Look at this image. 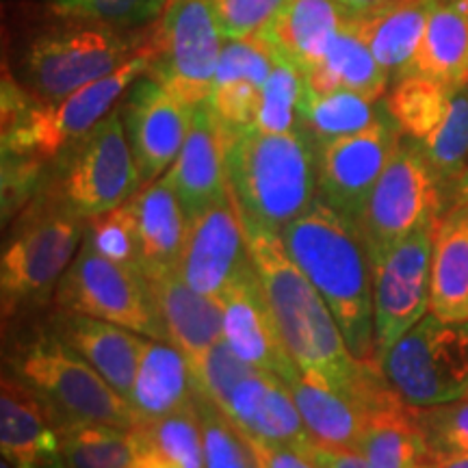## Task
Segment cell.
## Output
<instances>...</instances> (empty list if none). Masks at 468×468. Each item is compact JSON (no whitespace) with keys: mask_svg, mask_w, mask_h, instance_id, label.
<instances>
[{"mask_svg":"<svg viewBox=\"0 0 468 468\" xmlns=\"http://www.w3.org/2000/svg\"><path fill=\"white\" fill-rule=\"evenodd\" d=\"M83 221L50 196L22 215L0 259L5 317L55 292L76 259Z\"/></svg>","mask_w":468,"mask_h":468,"instance_id":"obj_7","label":"cell"},{"mask_svg":"<svg viewBox=\"0 0 468 468\" xmlns=\"http://www.w3.org/2000/svg\"><path fill=\"white\" fill-rule=\"evenodd\" d=\"M382 371L408 406L427 408L468 395V321L425 314L382 358Z\"/></svg>","mask_w":468,"mask_h":468,"instance_id":"obj_9","label":"cell"},{"mask_svg":"<svg viewBox=\"0 0 468 468\" xmlns=\"http://www.w3.org/2000/svg\"><path fill=\"white\" fill-rule=\"evenodd\" d=\"M251 265L254 262L232 193L189 219L178 269L193 291L218 302Z\"/></svg>","mask_w":468,"mask_h":468,"instance_id":"obj_17","label":"cell"},{"mask_svg":"<svg viewBox=\"0 0 468 468\" xmlns=\"http://www.w3.org/2000/svg\"><path fill=\"white\" fill-rule=\"evenodd\" d=\"M438 0H395L373 14L354 17L386 74L397 80L412 74L420 39Z\"/></svg>","mask_w":468,"mask_h":468,"instance_id":"obj_29","label":"cell"},{"mask_svg":"<svg viewBox=\"0 0 468 468\" xmlns=\"http://www.w3.org/2000/svg\"><path fill=\"white\" fill-rule=\"evenodd\" d=\"M68 150L58 189L50 197L76 218L87 221L109 213L142 189L120 109L111 111Z\"/></svg>","mask_w":468,"mask_h":468,"instance_id":"obj_10","label":"cell"},{"mask_svg":"<svg viewBox=\"0 0 468 468\" xmlns=\"http://www.w3.org/2000/svg\"><path fill=\"white\" fill-rule=\"evenodd\" d=\"M412 74L468 87V14L455 0H438L420 39Z\"/></svg>","mask_w":468,"mask_h":468,"instance_id":"obj_32","label":"cell"},{"mask_svg":"<svg viewBox=\"0 0 468 468\" xmlns=\"http://www.w3.org/2000/svg\"><path fill=\"white\" fill-rule=\"evenodd\" d=\"M145 46L148 37L101 22L44 33L25 52L22 87L42 102L58 101L113 74Z\"/></svg>","mask_w":468,"mask_h":468,"instance_id":"obj_6","label":"cell"},{"mask_svg":"<svg viewBox=\"0 0 468 468\" xmlns=\"http://www.w3.org/2000/svg\"><path fill=\"white\" fill-rule=\"evenodd\" d=\"M399 142L401 131L386 104L376 124L365 131L314 145L321 200L360 226L373 186L393 159Z\"/></svg>","mask_w":468,"mask_h":468,"instance_id":"obj_15","label":"cell"},{"mask_svg":"<svg viewBox=\"0 0 468 468\" xmlns=\"http://www.w3.org/2000/svg\"><path fill=\"white\" fill-rule=\"evenodd\" d=\"M0 468H14V466H11V464H9V462L3 458V462H0Z\"/></svg>","mask_w":468,"mask_h":468,"instance_id":"obj_52","label":"cell"},{"mask_svg":"<svg viewBox=\"0 0 468 468\" xmlns=\"http://www.w3.org/2000/svg\"><path fill=\"white\" fill-rule=\"evenodd\" d=\"M430 468H468V455H452V458H434Z\"/></svg>","mask_w":468,"mask_h":468,"instance_id":"obj_49","label":"cell"},{"mask_svg":"<svg viewBox=\"0 0 468 468\" xmlns=\"http://www.w3.org/2000/svg\"><path fill=\"white\" fill-rule=\"evenodd\" d=\"M341 7L347 11L351 17H360L367 14H373V11L386 7V5L395 3V0H336Z\"/></svg>","mask_w":468,"mask_h":468,"instance_id":"obj_48","label":"cell"},{"mask_svg":"<svg viewBox=\"0 0 468 468\" xmlns=\"http://www.w3.org/2000/svg\"><path fill=\"white\" fill-rule=\"evenodd\" d=\"M196 410L204 438V466L207 468H261L250 436L239 430L221 410L197 390Z\"/></svg>","mask_w":468,"mask_h":468,"instance_id":"obj_37","label":"cell"},{"mask_svg":"<svg viewBox=\"0 0 468 468\" xmlns=\"http://www.w3.org/2000/svg\"><path fill=\"white\" fill-rule=\"evenodd\" d=\"M57 336L79 351L124 399L131 397L145 338L109 321L61 313L57 317Z\"/></svg>","mask_w":468,"mask_h":468,"instance_id":"obj_25","label":"cell"},{"mask_svg":"<svg viewBox=\"0 0 468 468\" xmlns=\"http://www.w3.org/2000/svg\"><path fill=\"white\" fill-rule=\"evenodd\" d=\"M414 419L423 431L431 458L468 455V397L438 406L414 408Z\"/></svg>","mask_w":468,"mask_h":468,"instance_id":"obj_41","label":"cell"},{"mask_svg":"<svg viewBox=\"0 0 468 468\" xmlns=\"http://www.w3.org/2000/svg\"><path fill=\"white\" fill-rule=\"evenodd\" d=\"M434 230L436 226L420 228L403 241L368 256L379 362L430 310Z\"/></svg>","mask_w":468,"mask_h":468,"instance_id":"obj_14","label":"cell"},{"mask_svg":"<svg viewBox=\"0 0 468 468\" xmlns=\"http://www.w3.org/2000/svg\"><path fill=\"white\" fill-rule=\"evenodd\" d=\"M444 210L442 185L423 152L410 139L399 142L373 186L358 226L368 256L403 241L420 228L436 226Z\"/></svg>","mask_w":468,"mask_h":468,"instance_id":"obj_13","label":"cell"},{"mask_svg":"<svg viewBox=\"0 0 468 468\" xmlns=\"http://www.w3.org/2000/svg\"><path fill=\"white\" fill-rule=\"evenodd\" d=\"M9 367L11 376L48 403L61 425L104 423L134 430L144 423L131 401L57 335H39L22 343L11 354Z\"/></svg>","mask_w":468,"mask_h":468,"instance_id":"obj_4","label":"cell"},{"mask_svg":"<svg viewBox=\"0 0 468 468\" xmlns=\"http://www.w3.org/2000/svg\"><path fill=\"white\" fill-rule=\"evenodd\" d=\"M462 197H468V169L460 176L458 183L453 185V200H452V204L455 200H462ZM452 204H449V207H452Z\"/></svg>","mask_w":468,"mask_h":468,"instance_id":"obj_50","label":"cell"},{"mask_svg":"<svg viewBox=\"0 0 468 468\" xmlns=\"http://www.w3.org/2000/svg\"><path fill=\"white\" fill-rule=\"evenodd\" d=\"M347 17L336 0H289L256 37L273 57L306 74L321 61Z\"/></svg>","mask_w":468,"mask_h":468,"instance_id":"obj_24","label":"cell"},{"mask_svg":"<svg viewBox=\"0 0 468 468\" xmlns=\"http://www.w3.org/2000/svg\"><path fill=\"white\" fill-rule=\"evenodd\" d=\"M282 241L330 306L354 358L376 362L371 261L358 226L317 197L284 228Z\"/></svg>","mask_w":468,"mask_h":468,"instance_id":"obj_2","label":"cell"},{"mask_svg":"<svg viewBox=\"0 0 468 468\" xmlns=\"http://www.w3.org/2000/svg\"><path fill=\"white\" fill-rule=\"evenodd\" d=\"M85 241L104 259L126 267H139L137 215L128 200L109 213L87 219Z\"/></svg>","mask_w":468,"mask_h":468,"instance_id":"obj_40","label":"cell"},{"mask_svg":"<svg viewBox=\"0 0 468 468\" xmlns=\"http://www.w3.org/2000/svg\"><path fill=\"white\" fill-rule=\"evenodd\" d=\"M226 39L256 37L289 0H210Z\"/></svg>","mask_w":468,"mask_h":468,"instance_id":"obj_43","label":"cell"},{"mask_svg":"<svg viewBox=\"0 0 468 468\" xmlns=\"http://www.w3.org/2000/svg\"><path fill=\"white\" fill-rule=\"evenodd\" d=\"M388 111L438 180L458 183L468 169V90L410 74L390 91Z\"/></svg>","mask_w":468,"mask_h":468,"instance_id":"obj_12","label":"cell"},{"mask_svg":"<svg viewBox=\"0 0 468 468\" xmlns=\"http://www.w3.org/2000/svg\"><path fill=\"white\" fill-rule=\"evenodd\" d=\"M134 438H137V434H134ZM131 468H178V466H174L172 462L161 458L159 453L152 452L150 447H145V444L139 442L137 438V458H134Z\"/></svg>","mask_w":468,"mask_h":468,"instance_id":"obj_47","label":"cell"},{"mask_svg":"<svg viewBox=\"0 0 468 468\" xmlns=\"http://www.w3.org/2000/svg\"><path fill=\"white\" fill-rule=\"evenodd\" d=\"M384 109L386 102L368 101L360 93L345 90L317 91L306 83L300 102V128L314 145H319L330 139L365 131L376 124Z\"/></svg>","mask_w":468,"mask_h":468,"instance_id":"obj_34","label":"cell"},{"mask_svg":"<svg viewBox=\"0 0 468 468\" xmlns=\"http://www.w3.org/2000/svg\"><path fill=\"white\" fill-rule=\"evenodd\" d=\"M243 230L269 308L302 376L360 403L365 362L354 358L330 306L286 251L282 234Z\"/></svg>","mask_w":468,"mask_h":468,"instance_id":"obj_1","label":"cell"},{"mask_svg":"<svg viewBox=\"0 0 468 468\" xmlns=\"http://www.w3.org/2000/svg\"><path fill=\"white\" fill-rule=\"evenodd\" d=\"M144 280L159 310L167 343L183 351L186 358H197L224 338V310L219 302L193 291L180 276V269L145 273Z\"/></svg>","mask_w":468,"mask_h":468,"instance_id":"obj_23","label":"cell"},{"mask_svg":"<svg viewBox=\"0 0 468 468\" xmlns=\"http://www.w3.org/2000/svg\"><path fill=\"white\" fill-rule=\"evenodd\" d=\"M66 468H131L137 458L133 430L104 423L61 425Z\"/></svg>","mask_w":468,"mask_h":468,"instance_id":"obj_35","label":"cell"},{"mask_svg":"<svg viewBox=\"0 0 468 468\" xmlns=\"http://www.w3.org/2000/svg\"><path fill=\"white\" fill-rule=\"evenodd\" d=\"M137 215L139 271L159 273L180 267L186 226L183 204L165 178L145 185L131 197Z\"/></svg>","mask_w":468,"mask_h":468,"instance_id":"obj_28","label":"cell"},{"mask_svg":"<svg viewBox=\"0 0 468 468\" xmlns=\"http://www.w3.org/2000/svg\"><path fill=\"white\" fill-rule=\"evenodd\" d=\"M221 412L254 441L289 447L300 455L314 442L291 390L276 373L256 371L245 378Z\"/></svg>","mask_w":468,"mask_h":468,"instance_id":"obj_21","label":"cell"},{"mask_svg":"<svg viewBox=\"0 0 468 468\" xmlns=\"http://www.w3.org/2000/svg\"><path fill=\"white\" fill-rule=\"evenodd\" d=\"M303 458L317 464L319 468H371L360 452L347 447H335L314 441L303 453Z\"/></svg>","mask_w":468,"mask_h":468,"instance_id":"obj_45","label":"cell"},{"mask_svg":"<svg viewBox=\"0 0 468 468\" xmlns=\"http://www.w3.org/2000/svg\"><path fill=\"white\" fill-rule=\"evenodd\" d=\"M169 0H55L66 16L120 28H137L159 20Z\"/></svg>","mask_w":468,"mask_h":468,"instance_id":"obj_42","label":"cell"},{"mask_svg":"<svg viewBox=\"0 0 468 468\" xmlns=\"http://www.w3.org/2000/svg\"><path fill=\"white\" fill-rule=\"evenodd\" d=\"M226 37L210 0H169L148 35V76L189 107L208 102Z\"/></svg>","mask_w":468,"mask_h":468,"instance_id":"obj_8","label":"cell"},{"mask_svg":"<svg viewBox=\"0 0 468 468\" xmlns=\"http://www.w3.org/2000/svg\"><path fill=\"white\" fill-rule=\"evenodd\" d=\"M455 3H458V5H460V7H462V9H464V11H466V14H468V0H455Z\"/></svg>","mask_w":468,"mask_h":468,"instance_id":"obj_51","label":"cell"},{"mask_svg":"<svg viewBox=\"0 0 468 468\" xmlns=\"http://www.w3.org/2000/svg\"><path fill=\"white\" fill-rule=\"evenodd\" d=\"M218 302L224 310V338L239 358L261 371L276 373L284 384L302 376L282 341L254 265Z\"/></svg>","mask_w":468,"mask_h":468,"instance_id":"obj_18","label":"cell"},{"mask_svg":"<svg viewBox=\"0 0 468 468\" xmlns=\"http://www.w3.org/2000/svg\"><path fill=\"white\" fill-rule=\"evenodd\" d=\"M197 386L191 362L172 343H145L128 401L144 423L165 419L196 403Z\"/></svg>","mask_w":468,"mask_h":468,"instance_id":"obj_26","label":"cell"},{"mask_svg":"<svg viewBox=\"0 0 468 468\" xmlns=\"http://www.w3.org/2000/svg\"><path fill=\"white\" fill-rule=\"evenodd\" d=\"M303 79L317 91L345 90L360 93L368 101H379L390 76L379 66L358 25L349 16L321 61L303 74Z\"/></svg>","mask_w":468,"mask_h":468,"instance_id":"obj_30","label":"cell"},{"mask_svg":"<svg viewBox=\"0 0 468 468\" xmlns=\"http://www.w3.org/2000/svg\"><path fill=\"white\" fill-rule=\"evenodd\" d=\"M139 442L150 447L161 458L178 468H207L204 466V438L196 403L165 419L152 420L134 427Z\"/></svg>","mask_w":468,"mask_h":468,"instance_id":"obj_36","label":"cell"},{"mask_svg":"<svg viewBox=\"0 0 468 468\" xmlns=\"http://www.w3.org/2000/svg\"><path fill=\"white\" fill-rule=\"evenodd\" d=\"M44 163L33 156L3 154V221L20 213L44 183Z\"/></svg>","mask_w":468,"mask_h":468,"instance_id":"obj_44","label":"cell"},{"mask_svg":"<svg viewBox=\"0 0 468 468\" xmlns=\"http://www.w3.org/2000/svg\"><path fill=\"white\" fill-rule=\"evenodd\" d=\"M306 79L291 63L276 57L269 74L254 128L262 133H291L300 128V102Z\"/></svg>","mask_w":468,"mask_h":468,"instance_id":"obj_38","label":"cell"},{"mask_svg":"<svg viewBox=\"0 0 468 468\" xmlns=\"http://www.w3.org/2000/svg\"><path fill=\"white\" fill-rule=\"evenodd\" d=\"M228 189L243 228L278 232L317 197V148L302 128L262 133L221 131Z\"/></svg>","mask_w":468,"mask_h":468,"instance_id":"obj_3","label":"cell"},{"mask_svg":"<svg viewBox=\"0 0 468 468\" xmlns=\"http://www.w3.org/2000/svg\"><path fill=\"white\" fill-rule=\"evenodd\" d=\"M276 57L259 37L226 39L208 104L221 131L254 128Z\"/></svg>","mask_w":468,"mask_h":468,"instance_id":"obj_22","label":"cell"},{"mask_svg":"<svg viewBox=\"0 0 468 468\" xmlns=\"http://www.w3.org/2000/svg\"><path fill=\"white\" fill-rule=\"evenodd\" d=\"M466 397H468V395H466Z\"/></svg>","mask_w":468,"mask_h":468,"instance_id":"obj_54","label":"cell"},{"mask_svg":"<svg viewBox=\"0 0 468 468\" xmlns=\"http://www.w3.org/2000/svg\"><path fill=\"white\" fill-rule=\"evenodd\" d=\"M466 90H468V87H466Z\"/></svg>","mask_w":468,"mask_h":468,"instance_id":"obj_53","label":"cell"},{"mask_svg":"<svg viewBox=\"0 0 468 468\" xmlns=\"http://www.w3.org/2000/svg\"><path fill=\"white\" fill-rule=\"evenodd\" d=\"M356 452L371 468H430L434 460L406 401L368 414Z\"/></svg>","mask_w":468,"mask_h":468,"instance_id":"obj_31","label":"cell"},{"mask_svg":"<svg viewBox=\"0 0 468 468\" xmlns=\"http://www.w3.org/2000/svg\"><path fill=\"white\" fill-rule=\"evenodd\" d=\"M0 449L14 468H66L57 414L16 376L0 382Z\"/></svg>","mask_w":468,"mask_h":468,"instance_id":"obj_19","label":"cell"},{"mask_svg":"<svg viewBox=\"0 0 468 468\" xmlns=\"http://www.w3.org/2000/svg\"><path fill=\"white\" fill-rule=\"evenodd\" d=\"M189 362L200 395L207 397L208 401H213L219 410H224L228 406V399H230L234 388H237L245 378L261 371V368L251 367L250 362L239 358V356L234 354V349L228 345L226 338H219V341L210 345L204 354Z\"/></svg>","mask_w":468,"mask_h":468,"instance_id":"obj_39","label":"cell"},{"mask_svg":"<svg viewBox=\"0 0 468 468\" xmlns=\"http://www.w3.org/2000/svg\"><path fill=\"white\" fill-rule=\"evenodd\" d=\"M55 306L58 313L102 319L154 341H167L159 310L139 267L104 259L87 241L58 280Z\"/></svg>","mask_w":468,"mask_h":468,"instance_id":"obj_11","label":"cell"},{"mask_svg":"<svg viewBox=\"0 0 468 468\" xmlns=\"http://www.w3.org/2000/svg\"><path fill=\"white\" fill-rule=\"evenodd\" d=\"M163 178L172 185L189 219L230 196L224 159V134L208 102L193 109L189 134H186L183 150Z\"/></svg>","mask_w":468,"mask_h":468,"instance_id":"obj_20","label":"cell"},{"mask_svg":"<svg viewBox=\"0 0 468 468\" xmlns=\"http://www.w3.org/2000/svg\"><path fill=\"white\" fill-rule=\"evenodd\" d=\"M250 441L254 444L256 455H259L261 468H319L317 464H313V462L297 452H292L289 447L254 441V438H250Z\"/></svg>","mask_w":468,"mask_h":468,"instance_id":"obj_46","label":"cell"},{"mask_svg":"<svg viewBox=\"0 0 468 468\" xmlns=\"http://www.w3.org/2000/svg\"><path fill=\"white\" fill-rule=\"evenodd\" d=\"M148 46L113 74L76 90L58 101L31 96L25 107L3 122V154L48 161L85 137L124 98L139 76L148 72Z\"/></svg>","mask_w":468,"mask_h":468,"instance_id":"obj_5","label":"cell"},{"mask_svg":"<svg viewBox=\"0 0 468 468\" xmlns=\"http://www.w3.org/2000/svg\"><path fill=\"white\" fill-rule=\"evenodd\" d=\"M286 388L291 390L292 401L314 441L335 444V447L358 449V441L368 419L367 410L360 403L327 386L308 382L303 376L286 382Z\"/></svg>","mask_w":468,"mask_h":468,"instance_id":"obj_33","label":"cell"},{"mask_svg":"<svg viewBox=\"0 0 468 468\" xmlns=\"http://www.w3.org/2000/svg\"><path fill=\"white\" fill-rule=\"evenodd\" d=\"M193 109L148 74L139 76L124 93L120 113L142 186L159 180L174 165L189 134Z\"/></svg>","mask_w":468,"mask_h":468,"instance_id":"obj_16","label":"cell"},{"mask_svg":"<svg viewBox=\"0 0 468 468\" xmlns=\"http://www.w3.org/2000/svg\"><path fill=\"white\" fill-rule=\"evenodd\" d=\"M430 313L449 324L468 321V197L447 207L436 224Z\"/></svg>","mask_w":468,"mask_h":468,"instance_id":"obj_27","label":"cell"}]
</instances>
